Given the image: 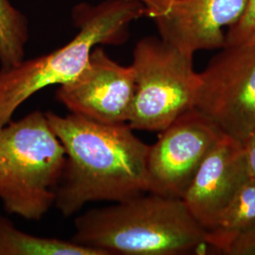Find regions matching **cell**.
<instances>
[{
  "instance_id": "9a60e30c",
  "label": "cell",
  "mask_w": 255,
  "mask_h": 255,
  "mask_svg": "<svg viewBox=\"0 0 255 255\" xmlns=\"http://www.w3.org/2000/svg\"><path fill=\"white\" fill-rule=\"evenodd\" d=\"M249 177L255 180V128L243 143Z\"/></svg>"
},
{
  "instance_id": "277c9868",
  "label": "cell",
  "mask_w": 255,
  "mask_h": 255,
  "mask_svg": "<svg viewBox=\"0 0 255 255\" xmlns=\"http://www.w3.org/2000/svg\"><path fill=\"white\" fill-rule=\"evenodd\" d=\"M66 155L46 114L34 111L0 127V201L5 211L38 221L54 205Z\"/></svg>"
},
{
  "instance_id": "3957f363",
  "label": "cell",
  "mask_w": 255,
  "mask_h": 255,
  "mask_svg": "<svg viewBox=\"0 0 255 255\" xmlns=\"http://www.w3.org/2000/svg\"><path fill=\"white\" fill-rule=\"evenodd\" d=\"M145 15L138 0H105L97 6L82 4L74 11L79 33L54 51L10 67L0 68V127L37 92L73 80L99 45H121L129 24Z\"/></svg>"
},
{
  "instance_id": "8fae6325",
  "label": "cell",
  "mask_w": 255,
  "mask_h": 255,
  "mask_svg": "<svg viewBox=\"0 0 255 255\" xmlns=\"http://www.w3.org/2000/svg\"><path fill=\"white\" fill-rule=\"evenodd\" d=\"M255 227V180L249 178L206 232V244L223 254L230 243Z\"/></svg>"
},
{
  "instance_id": "4fadbf2b",
  "label": "cell",
  "mask_w": 255,
  "mask_h": 255,
  "mask_svg": "<svg viewBox=\"0 0 255 255\" xmlns=\"http://www.w3.org/2000/svg\"><path fill=\"white\" fill-rule=\"evenodd\" d=\"M28 39L26 16L9 0H0V64L10 67L21 63Z\"/></svg>"
},
{
  "instance_id": "8992f818",
  "label": "cell",
  "mask_w": 255,
  "mask_h": 255,
  "mask_svg": "<svg viewBox=\"0 0 255 255\" xmlns=\"http://www.w3.org/2000/svg\"><path fill=\"white\" fill-rule=\"evenodd\" d=\"M200 77L195 108L243 144L255 128V45L223 46Z\"/></svg>"
},
{
  "instance_id": "30bf717a",
  "label": "cell",
  "mask_w": 255,
  "mask_h": 255,
  "mask_svg": "<svg viewBox=\"0 0 255 255\" xmlns=\"http://www.w3.org/2000/svg\"><path fill=\"white\" fill-rule=\"evenodd\" d=\"M249 178L243 144L223 134L202 162L182 200L207 232Z\"/></svg>"
},
{
  "instance_id": "6da1fadb",
  "label": "cell",
  "mask_w": 255,
  "mask_h": 255,
  "mask_svg": "<svg viewBox=\"0 0 255 255\" xmlns=\"http://www.w3.org/2000/svg\"><path fill=\"white\" fill-rule=\"evenodd\" d=\"M66 155L54 205L70 217L94 201H126L148 192L146 145L128 123L46 113Z\"/></svg>"
},
{
  "instance_id": "5bb4252c",
  "label": "cell",
  "mask_w": 255,
  "mask_h": 255,
  "mask_svg": "<svg viewBox=\"0 0 255 255\" xmlns=\"http://www.w3.org/2000/svg\"><path fill=\"white\" fill-rule=\"evenodd\" d=\"M255 45V0H246L237 21L225 33L224 46Z\"/></svg>"
},
{
  "instance_id": "52a82bcc",
  "label": "cell",
  "mask_w": 255,
  "mask_h": 255,
  "mask_svg": "<svg viewBox=\"0 0 255 255\" xmlns=\"http://www.w3.org/2000/svg\"><path fill=\"white\" fill-rule=\"evenodd\" d=\"M222 131L197 108L160 131L147 154L148 192L182 199Z\"/></svg>"
},
{
  "instance_id": "ba28073f",
  "label": "cell",
  "mask_w": 255,
  "mask_h": 255,
  "mask_svg": "<svg viewBox=\"0 0 255 255\" xmlns=\"http://www.w3.org/2000/svg\"><path fill=\"white\" fill-rule=\"evenodd\" d=\"M135 94V72L95 46L73 80L61 84L56 100L72 114L106 124L128 123Z\"/></svg>"
},
{
  "instance_id": "7a4b0ae2",
  "label": "cell",
  "mask_w": 255,
  "mask_h": 255,
  "mask_svg": "<svg viewBox=\"0 0 255 255\" xmlns=\"http://www.w3.org/2000/svg\"><path fill=\"white\" fill-rule=\"evenodd\" d=\"M72 240L104 255H188L207 245L182 199L150 192L79 216Z\"/></svg>"
},
{
  "instance_id": "9c48e42d",
  "label": "cell",
  "mask_w": 255,
  "mask_h": 255,
  "mask_svg": "<svg viewBox=\"0 0 255 255\" xmlns=\"http://www.w3.org/2000/svg\"><path fill=\"white\" fill-rule=\"evenodd\" d=\"M160 38L183 53L221 49L224 28L240 16L246 0H138Z\"/></svg>"
},
{
  "instance_id": "7c38bea8",
  "label": "cell",
  "mask_w": 255,
  "mask_h": 255,
  "mask_svg": "<svg viewBox=\"0 0 255 255\" xmlns=\"http://www.w3.org/2000/svg\"><path fill=\"white\" fill-rule=\"evenodd\" d=\"M0 255H104L73 240L36 237L16 228L0 216Z\"/></svg>"
},
{
  "instance_id": "5b68a950",
  "label": "cell",
  "mask_w": 255,
  "mask_h": 255,
  "mask_svg": "<svg viewBox=\"0 0 255 255\" xmlns=\"http://www.w3.org/2000/svg\"><path fill=\"white\" fill-rule=\"evenodd\" d=\"M131 66L135 94L128 123L133 129L160 132L195 108L201 77L191 55L160 37H145L134 47Z\"/></svg>"
}]
</instances>
